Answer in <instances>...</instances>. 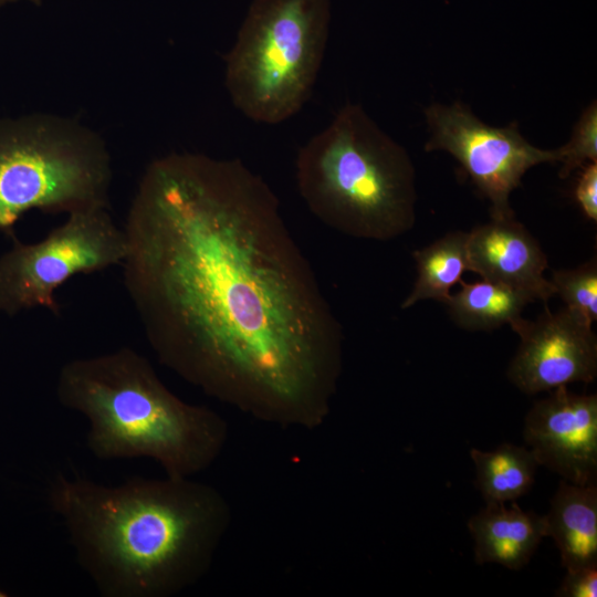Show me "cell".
Here are the masks:
<instances>
[{
  "label": "cell",
  "mask_w": 597,
  "mask_h": 597,
  "mask_svg": "<svg viewBox=\"0 0 597 597\" xmlns=\"http://www.w3.org/2000/svg\"><path fill=\"white\" fill-rule=\"evenodd\" d=\"M124 231V284L161 365L261 422L326 421L342 327L262 177L239 159L158 157Z\"/></svg>",
  "instance_id": "6da1fadb"
},
{
  "label": "cell",
  "mask_w": 597,
  "mask_h": 597,
  "mask_svg": "<svg viewBox=\"0 0 597 597\" xmlns=\"http://www.w3.org/2000/svg\"><path fill=\"white\" fill-rule=\"evenodd\" d=\"M49 504L105 597H170L193 586L211 567L232 521L231 505L217 488L168 475L104 485L59 474Z\"/></svg>",
  "instance_id": "7a4b0ae2"
},
{
  "label": "cell",
  "mask_w": 597,
  "mask_h": 597,
  "mask_svg": "<svg viewBox=\"0 0 597 597\" xmlns=\"http://www.w3.org/2000/svg\"><path fill=\"white\" fill-rule=\"evenodd\" d=\"M56 397L86 417V443L100 460L145 457L168 476L191 478L212 465L228 442L223 417L177 397L128 347L65 363Z\"/></svg>",
  "instance_id": "3957f363"
},
{
  "label": "cell",
  "mask_w": 597,
  "mask_h": 597,
  "mask_svg": "<svg viewBox=\"0 0 597 597\" xmlns=\"http://www.w3.org/2000/svg\"><path fill=\"white\" fill-rule=\"evenodd\" d=\"M295 177L310 211L346 235L388 241L415 224L412 163L360 105L347 103L300 148Z\"/></svg>",
  "instance_id": "277c9868"
},
{
  "label": "cell",
  "mask_w": 597,
  "mask_h": 597,
  "mask_svg": "<svg viewBox=\"0 0 597 597\" xmlns=\"http://www.w3.org/2000/svg\"><path fill=\"white\" fill-rule=\"evenodd\" d=\"M111 154L80 121L51 113L0 117V231L28 211L109 208Z\"/></svg>",
  "instance_id": "5b68a950"
},
{
  "label": "cell",
  "mask_w": 597,
  "mask_h": 597,
  "mask_svg": "<svg viewBox=\"0 0 597 597\" xmlns=\"http://www.w3.org/2000/svg\"><path fill=\"white\" fill-rule=\"evenodd\" d=\"M331 15V0H252L226 56L233 105L263 124L294 116L316 81Z\"/></svg>",
  "instance_id": "8992f818"
},
{
  "label": "cell",
  "mask_w": 597,
  "mask_h": 597,
  "mask_svg": "<svg viewBox=\"0 0 597 597\" xmlns=\"http://www.w3.org/2000/svg\"><path fill=\"white\" fill-rule=\"evenodd\" d=\"M67 220L35 243L13 245L0 256V312L14 315L44 307L60 314L54 292L72 276L123 263L127 253L124 229L107 207L67 213Z\"/></svg>",
  "instance_id": "52a82bcc"
},
{
  "label": "cell",
  "mask_w": 597,
  "mask_h": 597,
  "mask_svg": "<svg viewBox=\"0 0 597 597\" xmlns=\"http://www.w3.org/2000/svg\"><path fill=\"white\" fill-rule=\"evenodd\" d=\"M430 138L427 151L444 150L462 166L478 190L491 202L492 218L514 217L511 192L524 174L542 163L558 161L557 149H540L520 133L516 123L494 127L463 104H432L425 111Z\"/></svg>",
  "instance_id": "ba28073f"
},
{
  "label": "cell",
  "mask_w": 597,
  "mask_h": 597,
  "mask_svg": "<svg viewBox=\"0 0 597 597\" xmlns=\"http://www.w3.org/2000/svg\"><path fill=\"white\" fill-rule=\"evenodd\" d=\"M591 325L566 306L555 313L545 308L534 321L517 318L510 325L520 337L507 368L510 381L527 395L594 381L597 339Z\"/></svg>",
  "instance_id": "9c48e42d"
},
{
  "label": "cell",
  "mask_w": 597,
  "mask_h": 597,
  "mask_svg": "<svg viewBox=\"0 0 597 597\" xmlns=\"http://www.w3.org/2000/svg\"><path fill=\"white\" fill-rule=\"evenodd\" d=\"M523 438L538 465L574 484H596L597 396L566 386L537 400L524 420Z\"/></svg>",
  "instance_id": "30bf717a"
},
{
  "label": "cell",
  "mask_w": 597,
  "mask_h": 597,
  "mask_svg": "<svg viewBox=\"0 0 597 597\" xmlns=\"http://www.w3.org/2000/svg\"><path fill=\"white\" fill-rule=\"evenodd\" d=\"M470 271L505 284L532 302L555 294L544 276L548 261L538 242L514 217L492 218L468 232Z\"/></svg>",
  "instance_id": "8fae6325"
},
{
  "label": "cell",
  "mask_w": 597,
  "mask_h": 597,
  "mask_svg": "<svg viewBox=\"0 0 597 597\" xmlns=\"http://www.w3.org/2000/svg\"><path fill=\"white\" fill-rule=\"evenodd\" d=\"M479 565L495 563L521 569L546 537L543 516L524 511L516 503H486L468 521Z\"/></svg>",
  "instance_id": "7c38bea8"
},
{
  "label": "cell",
  "mask_w": 597,
  "mask_h": 597,
  "mask_svg": "<svg viewBox=\"0 0 597 597\" xmlns=\"http://www.w3.org/2000/svg\"><path fill=\"white\" fill-rule=\"evenodd\" d=\"M566 569L597 566V485L561 481L543 515Z\"/></svg>",
  "instance_id": "4fadbf2b"
},
{
  "label": "cell",
  "mask_w": 597,
  "mask_h": 597,
  "mask_svg": "<svg viewBox=\"0 0 597 597\" xmlns=\"http://www.w3.org/2000/svg\"><path fill=\"white\" fill-rule=\"evenodd\" d=\"M412 256L416 261L417 279L401 303V308H409L423 300H436L446 304L451 296V289L460 284L464 272L470 270L468 233L449 232L415 251Z\"/></svg>",
  "instance_id": "5bb4252c"
},
{
  "label": "cell",
  "mask_w": 597,
  "mask_h": 597,
  "mask_svg": "<svg viewBox=\"0 0 597 597\" xmlns=\"http://www.w3.org/2000/svg\"><path fill=\"white\" fill-rule=\"evenodd\" d=\"M446 303L450 318L468 331H490L511 325L521 317L532 300L499 282L484 280L465 283Z\"/></svg>",
  "instance_id": "9a60e30c"
},
{
  "label": "cell",
  "mask_w": 597,
  "mask_h": 597,
  "mask_svg": "<svg viewBox=\"0 0 597 597\" xmlns=\"http://www.w3.org/2000/svg\"><path fill=\"white\" fill-rule=\"evenodd\" d=\"M470 457L475 467L476 488L486 503L515 501L534 484L538 463L525 447L502 443L491 451L472 448Z\"/></svg>",
  "instance_id": "2e32d148"
},
{
  "label": "cell",
  "mask_w": 597,
  "mask_h": 597,
  "mask_svg": "<svg viewBox=\"0 0 597 597\" xmlns=\"http://www.w3.org/2000/svg\"><path fill=\"white\" fill-rule=\"evenodd\" d=\"M555 294L593 324L597 320V262L591 259L576 269L556 270L549 280Z\"/></svg>",
  "instance_id": "e0dca14e"
},
{
  "label": "cell",
  "mask_w": 597,
  "mask_h": 597,
  "mask_svg": "<svg viewBox=\"0 0 597 597\" xmlns=\"http://www.w3.org/2000/svg\"><path fill=\"white\" fill-rule=\"evenodd\" d=\"M559 176L568 177L588 163H597V105L594 101L582 113L569 142L557 148Z\"/></svg>",
  "instance_id": "ac0fdd59"
},
{
  "label": "cell",
  "mask_w": 597,
  "mask_h": 597,
  "mask_svg": "<svg viewBox=\"0 0 597 597\" xmlns=\"http://www.w3.org/2000/svg\"><path fill=\"white\" fill-rule=\"evenodd\" d=\"M558 597H596L597 566L566 569V575L556 591Z\"/></svg>",
  "instance_id": "d6986e66"
},
{
  "label": "cell",
  "mask_w": 597,
  "mask_h": 597,
  "mask_svg": "<svg viewBox=\"0 0 597 597\" xmlns=\"http://www.w3.org/2000/svg\"><path fill=\"white\" fill-rule=\"evenodd\" d=\"M574 195L586 218L597 221V163L580 168Z\"/></svg>",
  "instance_id": "ffe728a7"
},
{
  "label": "cell",
  "mask_w": 597,
  "mask_h": 597,
  "mask_svg": "<svg viewBox=\"0 0 597 597\" xmlns=\"http://www.w3.org/2000/svg\"><path fill=\"white\" fill-rule=\"evenodd\" d=\"M21 1L34 4V6H41L45 0H0V11L10 4H14Z\"/></svg>",
  "instance_id": "44dd1931"
},
{
  "label": "cell",
  "mask_w": 597,
  "mask_h": 597,
  "mask_svg": "<svg viewBox=\"0 0 597 597\" xmlns=\"http://www.w3.org/2000/svg\"><path fill=\"white\" fill-rule=\"evenodd\" d=\"M8 594H6L3 590L0 589V597H6Z\"/></svg>",
  "instance_id": "7402d4cb"
}]
</instances>
